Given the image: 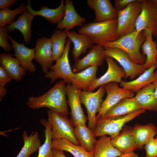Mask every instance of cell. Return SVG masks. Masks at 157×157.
I'll return each instance as SVG.
<instances>
[{"mask_svg":"<svg viewBox=\"0 0 157 157\" xmlns=\"http://www.w3.org/2000/svg\"><path fill=\"white\" fill-rule=\"evenodd\" d=\"M145 40L144 30L140 32L135 31L115 41L105 43L102 46L103 47L121 49L126 53L132 62L137 64L143 65L146 57L141 53L140 49Z\"/></svg>","mask_w":157,"mask_h":157,"instance_id":"7a4b0ae2","label":"cell"},{"mask_svg":"<svg viewBox=\"0 0 157 157\" xmlns=\"http://www.w3.org/2000/svg\"><path fill=\"white\" fill-rule=\"evenodd\" d=\"M111 139L106 135L99 137L94 146V157H117L122 154L113 146Z\"/></svg>","mask_w":157,"mask_h":157,"instance_id":"f546056e","label":"cell"},{"mask_svg":"<svg viewBox=\"0 0 157 157\" xmlns=\"http://www.w3.org/2000/svg\"><path fill=\"white\" fill-rule=\"evenodd\" d=\"M155 36H156V39L157 40V26L156 29V30L155 33Z\"/></svg>","mask_w":157,"mask_h":157,"instance_id":"c3c4849f","label":"cell"},{"mask_svg":"<svg viewBox=\"0 0 157 157\" xmlns=\"http://www.w3.org/2000/svg\"><path fill=\"white\" fill-rule=\"evenodd\" d=\"M142 0H135L125 8L117 11V33L119 38L135 31L137 18Z\"/></svg>","mask_w":157,"mask_h":157,"instance_id":"8992f818","label":"cell"},{"mask_svg":"<svg viewBox=\"0 0 157 157\" xmlns=\"http://www.w3.org/2000/svg\"><path fill=\"white\" fill-rule=\"evenodd\" d=\"M64 0H61L58 7L56 8H49L45 6L41 7L40 10H35L31 8L30 0L27 1L26 9L32 15L42 16L50 22L58 24L63 20L65 14V6Z\"/></svg>","mask_w":157,"mask_h":157,"instance_id":"44dd1931","label":"cell"},{"mask_svg":"<svg viewBox=\"0 0 157 157\" xmlns=\"http://www.w3.org/2000/svg\"><path fill=\"white\" fill-rule=\"evenodd\" d=\"M67 38L64 31L56 29L51 35L50 38L52 45L53 61H56L63 54L65 47Z\"/></svg>","mask_w":157,"mask_h":157,"instance_id":"836d02e7","label":"cell"},{"mask_svg":"<svg viewBox=\"0 0 157 157\" xmlns=\"http://www.w3.org/2000/svg\"><path fill=\"white\" fill-rule=\"evenodd\" d=\"M71 43V40L68 38L63 54L56 61V63L50 67L49 69L51 70L44 74L45 77L50 79L51 83H53L58 78H61L65 83L71 84V79L74 73L71 68L69 59Z\"/></svg>","mask_w":157,"mask_h":157,"instance_id":"ba28073f","label":"cell"},{"mask_svg":"<svg viewBox=\"0 0 157 157\" xmlns=\"http://www.w3.org/2000/svg\"><path fill=\"white\" fill-rule=\"evenodd\" d=\"M117 20L89 22L81 27L78 33L88 37L93 44L101 46L119 39L117 33Z\"/></svg>","mask_w":157,"mask_h":157,"instance_id":"3957f363","label":"cell"},{"mask_svg":"<svg viewBox=\"0 0 157 157\" xmlns=\"http://www.w3.org/2000/svg\"><path fill=\"white\" fill-rule=\"evenodd\" d=\"M106 90L104 85L100 86L95 92L80 90V98L81 104L85 106L87 111L88 121V127L93 132L97 124L96 114L99 112L103 97Z\"/></svg>","mask_w":157,"mask_h":157,"instance_id":"52a82bcc","label":"cell"},{"mask_svg":"<svg viewBox=\"0 0 157 157\" xmlns=\"http://www.w3.org/2000/svg\"><path fill=\"white\" fill-rule=\"evenodd\" d=\"M18 0H0V10L9 8L14 4Z\"/></svg>","mask_w":157,"mask_h":157,"instance_id":"60d3db41","label":"cell"},{"mask_svg":"<svg viewBox=\"0 0 157 157\" xmlns=\"http://www.w3.org/2000/svg\"><path fill=\"white\" fill-rule=\"evenodd\" d=\"M35 59L41 65L44 74L48 72L53 60L50 38L44 36L38 38L35 43Z\"/></svg>","mask_w":157,"mask_h":157,"instance_id":"9a60e30c","label":"cell"},{"mask_svg":"<svg viewBox=\"0 0 157 157\" xmlns=\"http://www.w3.org/2000/svg\"><path fill=\"white\" fill-rule=\"evenodd\" d=\"M152 2L157 6V0H151Z\"/></svg>","mask_w":157,"mask_h":157,"instance_id":"7dc6e473","label":"cell"},{"mask_svg":"<svg viewBox=\"0 0 157 157\" xmlns=\"http://www.w3.org/2000/svg\"><path fill=\"white\" fill-rule=\"evenodd\" d=\"M107 95L101 103V108L96 116L97 122L101 119L111 108L125 98L134 97L133 92L119 87L118 83L112 82L104 85Z\"/></svg>","mask_w":157,"mask_h":157,"instance_id":"9c48e42d","label":"cell"},{"mask_svg":"<svg viewBox=\"0 0 157 157\" xmlns=\"http://www.w3.org/2000/svg\"><path fill=\"white\" fill-rule=\"evenodd\" d=\"M64 31L73 44L72 52L74 61L82 53H85L93 45L92 41L85 35L74 31Z\"/></svg>","mask_w":157,"mask_h":157,"instance_id":"4316f807","label":"cell"},{"mask_svg":"<svg viewBox=\"0 0 157 157\" xmlns=\"http://www.w3.org/2000/svg\"><path fill=\"white\" fill-rule=\"evenodd\" d=\"M52 148L69 152L74 157H94L93 151L88 152L80 145L63 139L52 140Z\"/></svg>","mask_w":157,"mask_h":157,"instance_id":"1f68e13d","label":"cell"},{"mask_svg":"<svg viewBox=\"0 0 157 157\" xmlns=\"http://www.w3.org/2000/svg\"><path fill=\"white\" fill-rule=\"evenodd\" d=\"M144 31L145 40L141 48L143 54L146 56V61L142 65L147 69L152 66L156 65L157 43L156 40H153V35L150 30L146 29Z\"/></svg>","mask_w":157,"mask_h":157,"instance_id":"83f0119b","label":"cell"},{"mask_svg":"<svg viewBox=\"0 0 157 157\" xmlns=\"http://www.w3.org/2000/svg\"><path fill=\"white\" fill-rule=\"evenodd\" d=\"M117 157H139L138 155L134 151L122 154Z\"/></svg>","mask_w":157,"mask_h":157,"instance_id":"7bdbcfd3","label":"cell"},{"mask_svg":"<svg viewBox=\"0 0 157 157\" xmlns=\"http://www.w3.org/2000/svg\"><path fill=\"white\" fill-rule=\"evenodd\" d=\"M98 68V67L91 66L74 73L71 79V84L79 90L88 91L90 87L97 78L96 73Z\"/></svg>","mask_w":157,"mask_h":157,"instance_id":"d4e9b609","label":"cell"},{"mask_svg":"<svg viewBox=\"0 0 157 157\" xmlns=\"http://www.w3.org/2000/svg\"><path fill=\"white\" fill-rule=\"evenodd\" d=\"M24 145L16 157H29L36 151L41 146L39 134L37 131L32 132L28 136L27 132L24 130L22 135Z\"/></svg>","mask_w":157,"mask_h":157,"instance_id":"d6a6232c","label":"cell"},{"mask_svg":"<svg viewBox=\"0 0 157 157\" xmlns=\"http://www.w3.org/2000/svg\"><path fill=\"white\" fill-rule=\"evenodd\" d=\"M12 78L7 74L4 69L0 66V86L5 87L9 83Z\"/></svg>","mask_w":157,"mask_h":157,"instance_id":"f35d334b","label":"cell"},{"mask_svg":"<svg viewBox=\"0 0 157 157\" xmlns=\"http://www.w3.org/2000/svg\"><path fill=\"white\" fill-rule=\"evenodd\" d=\"M156 67H157V62H156Z\"/></svg>","mask_w":157,"mask_h":157,"instance_id":"681fc988","label":"cell"},{"mask_svg":"<svg viewBox=\"0 0 157 157\" xmlns=\"http://www.w3.org/2000/svg\"><path fill=\"white\" fill-rule=\"evenodd\" d=\"M141 108L157 111V100L154 94V87L153 83L148 84L136 92L134 97Z\"/></svg>","mask_w":157,"mask_h":157,"instance_id":"484cf974","label":"cell"},{"mask_svg":"<svg viewBox=\"0 0 157 157\" xmlns=\"http://www.w3.org/2000/svg\"><path fill=\"white\" fill-rule=\"evenodd\" d=\"M145 110L142 108L127 115L99 120L93 131L95 137L107 135H110L111 138H115L119 133L126 123L144 113Z\"/></svg>","mask_w":157,"mask_h":157,"instance_id":"5b68a950","label":"cell"},{"mask_svg":"<svg viewBox=\"0 0 157 157\" xmlns=\"http://www.w3.org/2000/svg\"><path fill=\"white\" fill-rule=\"evenodd\" d=\"M157 26V6L151 0H142L141 12L135 24V31L140 32L146 29L155 36Z\"/></svg>","mask_w":157,"mask_h":157,"instance_id":"30bf717a","label":"cell"},{"mask_svg":"<svg viewBox=\"0 0 157 157\" xmlns=\"http://www.w3.org/2000/svg\"><path fill=\"white\" fill-rule=\"evenodd\" d=\"M154 87V94L157 100V78L153 83Z\"/></svg>","mask_w":157,"mask_h":157,"instance_id":"f6af8a7d","label":"cell"},{"mask_svg":"<svg viewBox=\"0 0 157 157\" xmlns=\"http://www.w3.org/2000/svg\"><path fill=\"white\" fill-rule=\"evenodd\" d=\"M67 103L70 108V121L74 127L80 124H85L88 118L85 115L81 105L80 95V90L71 84L66 85Z\"/></svg>","mask_w":157,"mask_h":157,"instance_id":"7c38bea8","label":"cell"},{"mask_svg":"<svg viewBox=\"0 0 157 157\" xmlns=\"http://www.w3.org/2000/svg\"><path fill=\"white\" fill-rule=\"evenodd\" d=\"M34 16L31 15L26 9L11 24L5 26L9 32L13 31L15 29L19 30L24 37L26 44L30 43L31 38L32 22Z\"/></svg>","mask_w":157,"mask_h":157,"instance_id":"cb8c5ba5","label":"cell"},{"mask_svg":"<svg viewBox=\"0 0 157 157\" xmlns=\"http://www.w3.org/2000/svg\"><path fill=\"white\" fill-rule=\"evenodd\" d=\"M135 0H115V8L117 11L125 8L130 3Z\"/></svg>","mask_w":157,"mask_h":157,"instance_id":"ab89813d","label":"cell"},{"mask_svg":"<svg viewBox=\"0 0 157 157\" xmlns=\"http://www.w3.org/2000/svg\"><path fill=\"white\" fill-rule=\"evenodd\" d=\"M105 60L108 65L106 72L103 75L96 79L90 87L88 91H91L99 86L110 82L120 83L122 81V79L125 78L126 75L124 70L112 58L106 56Z\"/></svg>","mask_w":157,"mask_h":157,"instance_id":"5bb4252c","label":"cell"},{"mask_svg":"<svg viewBox=\"0 0 157 157\" xmlns=\"http://www.w3.org/2000/svg\"><path fill=\"white\" fill-rule=\"evenodd\" d=\"M106 55L101 46L93 45L87 55L82 58H78L72 66L74 73L80 72L91 66H100L104 64Z\"/></svg>","mask_w":157,"mask_h":157,"instance_id":"4fadbf2b","label":"cell"},{"mask_svg":"<svg viewBox=\"0 0 157 157\" xmlns=\"http://www.w3.org/2000/svg\"><path fill=\"white\" fill-rule=\"evenodd\" d=\"M64 2L65 15L62 21L57 24L56 29L70 31L76 26H82L86 22V19L76 12L72 0H65Z\"/></svg>","mask_w":157,"mask_h":157,"instance_id":"d6986e66","label":"cell"},{"mask_svg":"<svg viewBox=\"0 0 157 157\" xmlns=\"http://www.w3.org/2000/svg\"><path fill=\"white\" fill-rule=\"evenodd\" d=\"M47 112L48 122L51 131L52 140L65 139L74 144L80 145L75 135L74 126L67 116L51 110Z\"/></svg>","mask_w":157,"mask_h":157,"instance_id":"277c9868","label":"cell"},{"mask_svg":"<svg viewBox=\"0 0 157 157\" xmlns=\"http://www.w3.org/2000/svg\"><path fill=\"white\" fill-rule=\"evenodd\" d=\"M40 122L45 127V138L44 144L40 146L38 149L37 157H54L51 147L52 134L49 123L48 121L43 119H42Z\"/></svg>","mask_w":157,"mask_h":157,"instance_id":"e575fe53","label":"cell"},{"mask_svg":"<svg viewBox=\"0 0 157 157\" xmlns=\"http://www.w3.org/2000/svg\"><path fill=\"white\" fill-rule=\"evenodd\" d=\"M7 93V90L5 87L0 86V101H1Z\"/></svg>","mask_w":157,"mask_h":157,"instance_id":"ee69618b","label":"cell"},{"mask_svg":"<svg viewBox=\"0 0 157 157\" xmlns=\"http://www.w3.org/2000/svg\"><path fill=\"white\" fill-rule=\"evenodd\" d=\"M74 127V135L80 145L87 151L93 152L97 140L93 131L85 124H78Z\"/></svg>","mask_w":157,"mask_h":157,"instance_id":"f1b7e54d","label":"cell"},{"mask_svg":"<svg viewBox=\"0 0 157 157\" xmlns=\"http://www.w3.org/2000/svg\"><path fill=\"white\" fill-rule=\"evenodd\" d=\"M12 56L11 53H0V66L12 79L19 81L25 76L26 71L18 60L12 57Z\"/></svg>","mask_w":157,"mask_h":157,"instance_id":"7402d4cb","label":"cell"},{"mask_svg":"<svg viewBox=\"0 0 157 157\" xmlns=\"http://www.w3.org/2000/svg\"><path fill=\"white\" fill-rule=\"evenodd\" d=\"M111 142L122 154L133 152L138 149L133 135V128L126 125L115 137L111 138Z\"/></svg>","mask_w":157,"mask_h":157,"instance_id":"ac0fdd59","label":"cell"},{"mask_svg":"<svg viewBox=\"0 0 157 157\" xmlns=\"http://www.w3.org/2000/svg\"><path fill=\"white\" fill-rule=\"evenodd\" d=\"M65 83L61 80L44 94L38 97H29L26 105L33 110L47 107L59 114L67 116L69 112Z\"/></svg>","mask_w":157,"mask_h":157,"instance_id":"6da1fadb","label":"cell"},{"mask_svg":"<svg viewBox=\"0 0 157 157\" xmlns=\"http://www.w3.org/2000/svg\"><path fill=\"white\" fill-rule=\"evenodd\" d=\"M154 142L155 147L157 152V137L154 139Z\"/></svg>","mask_w":157,"mask_h":157,"instance_id":"bcb514c9","label":"cell"},{"mask_svg":"<svg viewBox=\"0 0 157 157\" xmlns=\"http://www.w3.org/2000/svg\"><path fill=\"white\" fill-rule=\"evenodd\" d=\"M9 31L4 26L0 27V46L6 52H8L13 48L12 45L8 42Z\"/></svg>","mask_w":157,"mask_h":157,"instance_id":"8d00e7d4","label":"cell"},{"mask_svg":"<svg viewBox=\"0 0 157 157\" xmlns=\"http://www.w3.org/2000/svg\"><path fill=\"white\" fill-rule=\"evenodd\" d=\"M154 138H151L145 144V157H157V152L155 147Z\"/></svg>","mask_w":157,"mask_h":157,"instance_id":"74e56055","label":"cell"},{"mask_svg":"<svg viewBox=\"0 0 157 157\" xmlns=\"http://www.w3.org/2000/svg\"><path fill=\"white\" fill-rule=\"evenodd\" d=\"M141 109L134 97L125 98L110 108L99 120L127 115Z\"/></svg>","mask_w":157,"mask_h":157,"instance_id":"603a6c76","label":"cell"},{"mask_svg":"<svg viewBox=\"0 0 157 157\" xmlns=\"http://www.w3.org/2000/svg\"><path fill=\"white\" fill-rule=\"evenodd\" d=\"M104 48L106 56L115 59L122 67L125 73V79L129 77L133 80L146 70L142 65L137 64L132 62L124 51L115 48Z\"/></svg>","mask_w":157,"mask_h":157,"instance_id":"8fae6325","label":"cell"},{"mask_svg":"<svg viewBox=\"0 0 157 157\" xmlns=\"http://www.w3.org/2000/svg\"><path fill=\"white\" fill-rule=\"evenodd\" d=\"M26 9L25 2L14 10L5 8L0 10V27L10 25L15 21V16L21 14Z\"/></svg>","mask_w":157,"mask_h":157,"instance_id":"d590c367","label":"cell"},{"mask_svg":"<svg viewBox=\"0 0 157 157\" xmlns=\"http://www.w3.org/2000/svg\"><path fill=\"white\" fill-rule=\"evenodd\" d=\"M133 133L138 149H141L157 134V128L152 124L145 125L136 124L133 128Z\"/></svg>","mask_w":157,"mask_h":157,"instance_id":"4dcf8cb0","label":"cell"},{"mask_svg":"<svg viewBox=\"0 0 157 157\" xmlns=\"http://www.w3.org/2000/svg\"><path fill=\"white\" fill-rule=\"evenodd\" d=\"M156 66L154 65L140 74L137 78L129 81H122L120 86L133 92L139 91L144 87L153 83L157 78V71L154 72Z\"/></svg>","mask_w":157,"mask_h":157,"instance_id":"ffe728a7","label":"cell"},{"mask_svg":"<svg viewBox=\"0 0 157 157\" xmlns=\"http://www.w3.org/2000/svg\"><path fill=\"white\" fill-rule=\"evenodd\" d=\"M8 39L14 51L15 56L25 71L31 72H35V66L32 62L35 58V48L30 49L26 47L23 43L15 41L10 35Z\"/></svg>","mask_w":157,"mask_h":157,"instance_id":"2e32d148","label":"cell"},{"mask_svg":"<svg viewBox=\"0 0 157 157\" xmlns=\"http://www.w3.org/2000/svg\"><path fill=\"white\" fill-rule=\"evenodd\" d=\"M54 157H66L63 151L52 148Z\"/></svg>","mask_w":157,"mask_h":157,"instance_id":"b9f144b4","label":"cell"},{"mask_svg":"<svg viewBox=\"0 0 157 157\" xmlns=\"http://www.w3.org/2000/svg\"><path fill=\"white\" fill-rule=\"evenodd\" d=\"M87 3L95 12L94 22L117 19V11L113 7L110 0H87Z\"/></svg>","mask_w":157,"mask_h":157,"instance_id":"e0dca14e","label":"cell"}]
</instances>
